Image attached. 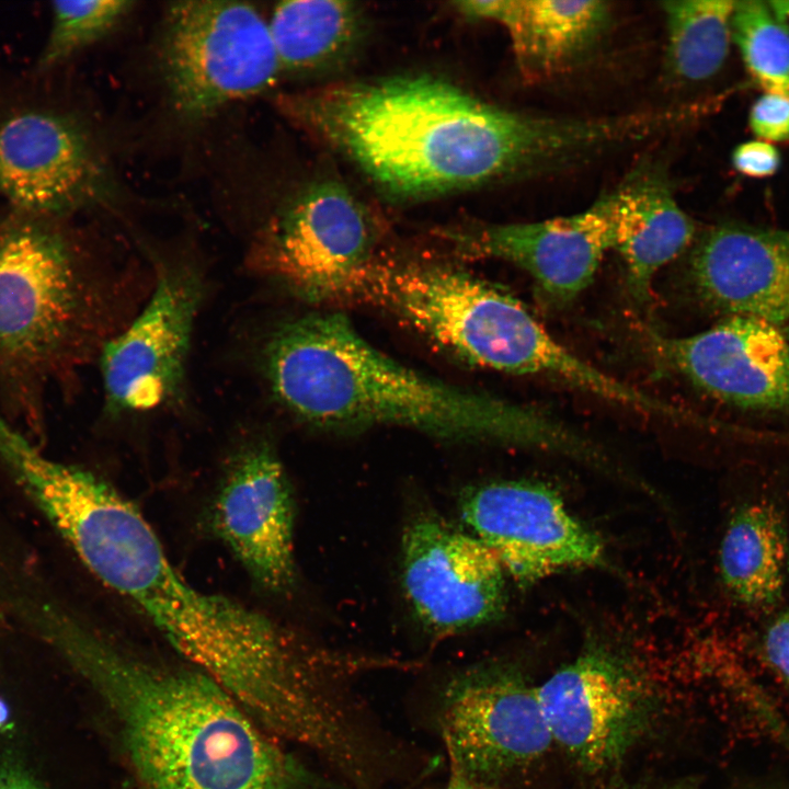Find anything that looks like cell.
Returning a JSON list of instances; mask_svg holds the SVG:
<instances>
[{
    "instance_id": "obj_1",
    "label": "cell",
    "mask_w": 789,
    "mask_h": 789,
    "mask_svg": "<svg viewBox=\"0 0 789 789\" xmlns=\"http://www.w3.org/2000/svg\"><path fill=\"white\" fill-rule=\"evenodd\" d=\"M276 105L404 202L576 167L618 149L624 136L614 116L519 113L427 73L282 94Z\"/></svg>"
},
{
    "instance_id": "obj_2",
    "label": "cell",
    "mask_w": 789,
    "mask_h": 789,
    "mask_svg": "<svg viewBox=\"0 0 789 789\" xmlns=\"http://www.w3.org/2000/svg\"><path fill=\"white\" fill-rule=\"evenodd\" d=\"M44 516L99 581L138 607L265 731L291 739L317 720L329 682L323 650L191 585L141 513L107 482L79 467L66 470L47 493Z\"/></svg>"
},
{
    "instance_id": "obj_3",
    "label": "cell",
    "mask_w": 789,
    "mask_h": 789,
    "mask_svg": "<svg viewBox=\"0 0 789 789\" xmlns=\"http://www.w3.org/2000/svg\"><path fill=\"white\" fill-rule=\"evenodd\" d=\"M38 631L102 699L134 789H317L315 777L195 667L140 658L58 607Z\"/></svg>"
},
{
    "instance_id": "obj_4",
    "label": "cell",
    "mask_w": 789,
    "mask_h": 789,
    "mask_svg": "<svg viewBox=\"0 0 789 789\" xmlns=\"http://www.w3.org/2000/svg\"><path fill=\"white\" fill-rule=\"evenodd\" d=\"M261 368L275 399L309 424L392 425L444 439L580 454L583 438L550 413L418 371L370 344L339 312L286 321L265 339Z\"/></svg>"
},
{
    "instance_id": "obj_5",
    "label": "cell",
    "mask_w": 789,
    "mask_h": 789,
    "mask_svg": "<svg viewBox=\"0 0 789 789\" xmlns=\"http://www.w3.org/2000/svg\"><path fill=\"white\" fill-rule=\"evenodd\" d=\"M104 282L85 253L44 220L0 221V412L43 426L46 400L100 353Z\"/></svg>"
},
{
    "instance_id": "obj_6",
    "label": "cell",
    "mask_w": 789,
    "mask_h": 789,
    "mask_svg": "<svg viewBox=\"0 0 789 789\" xmlns=\"http://www.w3.org/2000/svg\"><path fill=\"white\" fill-rule=\"evenodd\" d=\"M157 64L170 108L186 121L210 117L265 91L281 71L268 22L253 5L237 1L171 3Z\"/></svg>"
},
{
    "instance_id": "obj_7",
    "label": "cell",
    "mask_w": 789,
    "mask_h": 789,
    "mask_svg": "<svg viewBox=\"0 0 789 789\" xmlns=\"http://www.w3.org/2000/svg\"><path fill=\"white\" fill-rule=\"evenodd\" d=\"M377 221L340 181H313L289 197L252 243L254 268L308 301L341 299L377 256Z\"/></svg>"
},
{
    "instance_id": "obj_8",
    "label": "cell",
    "mask_w": 789,
    "mask_h": 789,
    "mask_svg": "<svg viewBox=\"0 0 789 789\" xmlns=\"http://www.w3.org/2000/svg\"><path fill=\"white\" fill-rule=\"evenodd\" d=\"M435 719L449 765L489 789L542 757L553 743L537 696L516 670L482 664L448 678Z\"/></svg>"
},
{
    "instance_id": "obj_9",
    "label": "cell",
    "mask_w": 789,
    "mask_h": 789,
    "mask_svg": "<svg viewBox=\"0 0 789 789\" xmlns=\"http://www.w3.org/2000/svg\"><path fill=\"white\" fill-rule=\"evenodd\" d=\"M459 512L470 533L522 586L605 561L601 537L545 484L507 480L474 485L461 494Z\"/></svg>"
},
{
    "instance_id": "obj_10",
    "label": "cell",
    "mask_w": 789,
    "mask_h": 789,
    "mask_svg": "<svg viewBox=\"0 0 789 789\" xmlns=\"http://www.w3.org/2000/svg\"><path fill=\"white\" fill-rule=\"evenodd\" d=\"M203 291L193 266H167L158 273L139 315L99 353L106 412H152L180 395Z\"/></svg>"
},
{
    "instance_id": "obj_11",
    "label": "cell",
    "mask_w": 789,
    "mask_h": 789,
    "mask_svg": "<svg viewBox=\"0 0 789 789\" xmlns=\"http://www.w3.org/2000/svg\"><path fill=\"white\" fill-rule=\"evenodd\" d=\"M537 696L553 743L596 771L619 763L649 723L642 677L610 650L593 647L556 671Z\"/></svg>"
},
{
    "instance_id": "obj_12",
    "label": "cell",
    "mask_w": 789,
    "mask_h": 789,
    "mask_svg": "<svg viewBox=\"0 0 789 789\" xmlns=\"http://www.w3.org/2000/svg\"><path fill=\"white\" fill-rule=\"evenodd\" d=\"M505 576L480 539L441 517L422 515L404 531V593L419 621L436 637L498 619L506 605Z\"/></svg>"
},
{
    "instance_id": "obj_13",
    "label": "cell",
    "mask_w": 789,
    "mask_h": 789,
    "mask_svg": "<svg viewBox=\"0 0 789 789\" xmlns=\"http://www.w3.org/2000/svg\"><path fill=\"white\" fill-rule=\"evenodd\" d=\"M615 198L608 192L587 209L534 222H478L447 229L457 251L502 260L527 272L554 305L578 298L593 282L605 253L614 249Z\"/></svg>"
},
{
    "instance_id": "obj_14",
    "label": "cell",
    "mask_w": 789,
    "mask_h": 789,
    "mask_svg": "<svg viewBox=\"0 0 789 789\" xmlns=\"http://www.w3.org/2000/svg\"><path fill=\"white\" fill-rule=\"evenodd\" d=\"M211 525L255 583L274 593L293 586L291 492L268 445L252 443L235 456L215 498Z\"/></svg>"
},
{
    "instance_id": "obj_15",
    "label": "cell",
    "mask_w": 789,
    "mask_h": 789,
    "mask_svg": "<svg viewBox=\"0 0 789 789\" xmlns=\"http://www.w3.org/2000/svg\"><path fill=\"white\" fill-rule=\"evenodd\" d=\"M651 342L672 368L720 400L747 409L789 408V345L768 321L731 316L697 334H653Z\"/></svg>"
},
{
    "instance_id": "obj_16",
    "label": "cell",
    "mask_w": 789,
    "mask_h": 789,
    "mask_svg": "<svg viewBox=\"0 0 789 789\" xmlns=\"http://www.w3.org/2000/svg\"><path fill=\"white\" fill-rule=\"evenodd\" d=\"M90 141L70 119L25 112L0 124V195L36 216L69 211L100 187Z\"/></svg>"
},
{
    "instance_id": "obj_17",
    "label": "cell",
    "mask_w": 789,
    "mask_h": 789,
    "mask_svg": "<svg viewBox=\"0 0 789 789\" xmlns=\"http://www.w3.org/2000/svg\"><path fill=\"white\" fill-rule=\"evenodd\" d=\"M689 274L698 296L729 316L789 320V230L723 225L696 244Z\"/></svg>"
},
{
    "instance_id": "obj_18",
    "label": "cell",
    "mask_w": 789,
    "mask_h": 789,
    "mask_svg": "<svg viewBox=\"0 0 789 789\" xmlns=\"http://www.w3.org/2000/svg\"><path fill=\"white\" fill-rule=\"evenodd\" d=\"M464 15L502 25L526 77L561 73L592 53L609 27L607 2L598 0H473L454 3Z\"/></svg>"
},
{
    "instance_id": "obj_19",
    "label": "cell",
    "mask_w": 789,
    "mask_h": 789,
    "mask_svg": "<svg viewBox=\"0 0 789 789\" xmlns=\"http://www.w3.org/2000/svg\"><path fill=\"white\" fill-rule=\"evenodd\" d=\"M613 193L614 249L624 262L631 294L643 301L655 274L687 249L696 228L659 162H641Z\"/></svg>"
},
{
    "instance_id": "obj_20",
    "label": "cell",
    "mask_w": 789,
    "mask_h": 789,
    "mask_svg": "<svg viewBox=\"0 0 789 789\" xmlns=\"http://www.w3.org/2000/svg\"><path fill=\"white\" fill-rule=\"evenodd\" d=\"M723 590L750 613L773 611L789 578V527L780 501L768 492L746 494L732 508L718 549Z\"/></svg>"
},
{
    "instance_id": "obj_21",
    "label": "cell",
    "mask_w": 789,
    "mask_h": 789,
    "mask_svg": "<svg viewBox=\"0 0 789 789\" xmlns=\"http://www.w3.org/2000/svg\"><path fill=\"white\" fill-rule=\"evenodd\" d=\"M268 28L281 70L311 72L343 59L359 39L363 16L350 1L278 3Z\"/></svg>"
},
{
    "instance_id": "obj_22",
    "label": "cell",
    "mask_w": 789,
    "mask_h": 789,
    "mask_svg": "<svg viewBox=\"0 0 789 789\" xmlns=\"http://www.w3.org/2000/svg\"><path fill=\"white\" fill-rule=\"evenodd\" d=\"M736 1L675 0L661 3L666 23L664 71L674 82H700L723 66L732 42Z\"/></svg>"
},
{
    "instance_id": "obj_23",
    "label": "cell",
    "mask_w": 789,
    "mask_h": 789,
    "mask_svg": "<svg viewBox=\"0 0 789 789\" xmlns=\"http://www.w3.org/2000/svg\"><path fill=\"white\" fill-rule=\"evenodd\" d=\"M732 42L747 71L766 93L789 96V36L768 3L735 2Z\"/></svg>"
},
{
    "instance_id": "obj_24",
    "label": "cell",
    "mask_w": 789,
    "mask_h": 789,
    "mask_svg": "<svg viewBox=\"0 0 789 789\" xmlns=\"http://www.w3.org/2000/svg\"><path fill=\"white\" fill-rule=\"evenodd\" d=\"M124 0L57 1L52 4V25L39 66L53 67L98 42L134 9Z\"/></svg>"
},
{
    "instance_id": "obj_25",
    "label": "cell",
    "mask_w": 789,
    "mask_h": 789,
    "mask_svg": "<svg viewBox=\"0 0 789 789\" xmlns=\"http://www.w3.org/2000/svg\"><path fill=\"white\" fill-rule=\"evenodd\" d=\"M750 125L764 141L789 139V96L765 93L752 106Z\"/></svg>"
},
{
    "instance_id": "obj_26",
    "label": "cell",
    "mask_w": 789,
    "mask_h": 789,
    "mask_svg": "<svg viewBox=\"0 0 789 789\" xmlns=\"http://www.w3.org/2000/svg\"><path fill=\"white\" fill-rule=\"evenodd\" d=\"M732 162L742 174L764 178L777 171L780 156L771 144L764 140H752L734 149Z\"/></svg>"
},
{
    "instance_id": "obj_27",
    "label": "cell",
    "mask_w": 789,
    "mask_h": 789,
    "mask_svg": "<svg viewBox=\"0 0 789 789\" xmlns=\"http://www.w3.org/2000/svg\"><path fill=\"white\" fill-rule=\"evenodd\" d=\"M763 645L768 663L789 687V609L773 616L766 626Z\"/></svg>"
},
{
    "instance_id": "obj_28",
    "label": "cell",
    "mask_w": 789,
    "mask_h": 789,
    "mask_svg": "<svg viewBox=\"0 0 789 789\" xmlns=\"http://www.w3.org/2000/svg\"><path fill=\"white\" fill-rule=\"evenodd\" d=\"M0 789H44L24 766L14 761L0 763Z\"/></svg>"
},
{
    "instance_id": "obj_29",
    "label": "cell",
    "mask_w": 789,
    "mask_h": 789,
    "mask_svg": "<svg viewBox=\"0 0 789 789\" xmlns=\"http://www.w3.org/2000/svg\"><path fill=\"white\" fill-rule=\"evenodd\" d=\"M446 789H487L467 777L459 769L450 766V774Z\"/></svg>"
},
{
    "instance_id": "obj_30",
    "label": "cell",
    "mask_w": 789,
    "mask_h": 789,
    "mask_svg": "<svg viewBox=\"0 0 789 789\" xmlns=\"http://www.w3.org/2000/svg\"><path fill=\"white\" fill-rule=\"evenodd\" d=\"M768 4L775 18L789 36V0L770 1Z\"/></svg>"
},
{
    "instance_id": "obj_31",
    "label": "cell",
    "mask_w": 789,
    "mask_h": 789,
    "mask_svg": "<svg viewBox=\"0 0 789 789\" xmlns=\"http://www.w3.org/2000/svg\"><path fill=\"white\" fill-rule=\"evenodd\" d=\"M607 789H641L639 787H634L631 785H615ZM656 789H694L693 781L689 780H681L677 782H672L664 785L662 787H659Z\"/></svg>"
},
{
    "instance_id": "obj_32",
    "label": "cell",
    "mask_w": 789,
    "mask_h": 789,
    "mask_svg": "<svg viewBox=\"0 0 789 789\" xmlns=\"http://www.w3.org/2000/svg\"><path fill=\"white\" fill-rule=\"evenodd\" d=\"M10 729V710L5 701L0 698V732Z\"/></svg>"
}]
</instances>
